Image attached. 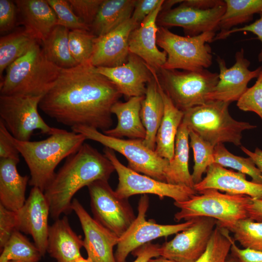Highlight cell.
I'll use <instances>...</instances> for the list:
<instances>
[{"mask_svg":"<svg viewBox=\"0 0 262 262\" xmlns=\"http://www.w3.org/2000/svg\"><path fill=\"white\" fill-rule=\"evenodd\" d=\"M55 220L49 226L47 252L57 262H72L82 256L83 241L72 230L66 216Z\"/></svg>","mask_w":262,"mask_h":262,"instance_id":"24","label":"cell"},{"mask_svg":"<svg viewBox=\"0 0 262 262\" xmlns=\"http://www.w3.org/2000/svg\"><path fill=\"white\" fill-rule=\"evenodd\" d=\"M155 71L163 90L183 112L207 102V96L219 80L218 73L207 69L180 71L161 67Z\"/></svg>","mask_w":262,"mask_h":262,"instance_id":"8","label":"cell"},{"mask_svg":"<svg viewBox=\"0 0 262 262\" xmlns=\"http://www.w3.org/2000/svg\"><path fill=\"white\" fill-rule=\"evenodd\" d=\"M1 252L0 262L11 261L38 262L42 256L36 246L16 229L13 232Z\"/></svg>","mask_w":262,"mask_h":262,"instance_id":"34","label":"cell"},{"mask_svg":"<svg viewBox=\"0 0 262 262\" xmlns=\"http://www.w3.org/2000/svg\"><path fill=\"white\" fill-rule=\"evenodd\" d=\"M14 137L0 119V158L19 161V152L14 141Z\"/></svg>","mask_w":262,"mask_h":262,"instance_id":"44","label":"cell"},{"mask_svg":"<svg viewBox=\"0 0 262 262\" xmlns=\"http://www.w3.org/2000/svg\"><path fill=\"white\" fill-rule=\"evenodd\" d=\"M216 33L209 32L194 36H182L158 26L157 45L167 54L163 68L196 71L207 69L212 64V48L209 43L213 41Z\"/></svg>","mask_w":262,"mask_h":262,"instance_id":"7","label":"cell"},{"mask_svg":"<svg viewBox=\"0 0 262 262\" xmlns=\"http://www.w3.org/2000/svg\"><path fill=\"white\" fill-rule=\"evenodd\" d=\"M96 71L112 81L122 95L130 98L145 96L147 85L153 77L150 67L130 52L128 61L116 67H95Z\"/></svg>","mask_w":262,"mask_h":262,"instance_id":"19","label":"cell"},{"mask_svg":"<svg viewBox=\"0 0 262 262\" xmlns=\"http://www.w3.org/2000/svg\"><path fill=\"white\" fill-rule=\"evenodd\" d=\"M15 211L9 210L0 204V247L2 249L16 230Z\"/></svg>","mask_w":262,"mask_h":262,"instance_id":"43","label":"cell"},{"mask_svg":"<svg viewBox=\"0 0 262 262\" xmlns=\"http://www.w3.org/2000/svg\"><path fill=\"white\" fill-rule=\"evenodd\" d=\"M137 27L130 18L108 33L96 37L90 64L96 67H113L127 63L129 36Z\"/></svg>","mask_w":262,"mask_h":262,"instance_id":"20","label":"cell"},{"mask_svg":"<svg viewBox=\"0 0 262 262\" xmlns=\"http://www.w3.org/2000/svg\"><path fill=\"white\" fill-rule=\"evenodd\" d=\"M150 68L153 77L147 85L141 102L140 116L146 131L143 143L149 148L155 150L156 134L164 116V106L157 81Z\"/></svg>","mask_w":262,"mask_h":262,"instance_id":"27","label":"cell"},{"mask_svg":"<svg viewBox=\"0 0 262 262\" xmlns=\"http://www.w3.org/2000/svg\"><path fill=\"white\" fill-rule=\"evenodd\" d=\"M42 97L0 95V119L16 139L30 141L33 131L37 130L49 135L58 130L48 125L38 112Z\"/></svg>","mask_w":262,"mask_h":262,"instance_id":"10","label":"cell"},{"mask_svg":"<svg viewBox=\"0 0 262 262\" xmlns=\"http://www.w3.org/2000/svg\"><path fill=\"white\" fill-rule=\"evenodd\" d=\"M158 244L147 243L132 252L136 258L133 262H148L153 258L160 256V248Z\"/></svg>","mask_w":262,"mask_h":262,"instance_id":"49","label":"cell"},{"mask_svg":"<svg viewBox=\"0 0 262 262\" xmlns=\"http://www.w3.org/2000/svg\"><path fill=\"white\" fill-rule=\"evenodd\" d=\"M184 201H174L180 210L174 215L176 221L200 217H211L225 229L239 220L248 218L247 208L252 198L246 195L223 194L215 189L198 193Z\"/></svg>","mask_w":262,"mask_h":262,"instance_id":"6","label":"cell"},{"mask_svg":"<svg viewBox=\"0 0 262 262\" xmlns=\"http://www.w3.org/2000/svg\"><path fill=\"white\" fill-rule=\"evenodd\" d=\"M143 97H133L124 102L117 101L112 106L111 113L117 118L115 127L103 133L111 137L144 140L146 131L142 123L140 110Z\"/></svg>","mask_w":262,"mask_h":262,"instance_id":"25","label":"cell"},{"mask_svg":"<svg viewBox=\"0 0 262 262\" xmlns=\"http://www.w3.org/2000/svg\"><path fill=\"white\" fill-rule=\"evenodd\" d=\"M122 95L112 81L88 62L62 69L55 84L42 97L39 108L71 129L86 126L103 131L112 127L111 109Z\"/></svg>","mask_w":262,"mask_h":262,"instance_id":"1","label":"cell"},{"mask_svg":"<svg viewBox=\"0 0 262 262\" xmlns=\"http://www.w3.org/2000/svg\"><path fill=\"white\" fill-rule=\"evenodd\" d=\"M156 78L164 102V111L156 137L155 151L161 157L171 161L174 156L176 137L181 124L184 112L178 109L163 90Z\"/></svg>","mask_w":262,"mask_h":262,"instance_id":"28","label":"cell"},{"mask_svg":"<svg viewBox=\"0 0 262 262\" xmlns=\"http://www.w3.org/2000/svg\"><path fill=\"white\" fill-rule=\"evenodd\" d=\"M182 0H164L162 5V8L161 12L165 11L169 9H172V7L179 3H180L182 2Z\"/></svg>","mask_w":262,"mask_h":262,"instance_id":"53","label":"cell"},{"mask_svg":"<svg viewBox=\"0 0 262 262\" xmlns=\"http://www.w3.org/2000/svg\"><path fill=\"white\" fill-rule=\"evenodd\" d=\"M72 262H93L90 259L87 258L85 259L82 256L76 259Z\"/></svg>","mask_w":262,"mask_h":262,"instance_id":"55","label":"cell"},{"mask_svg":"<svg viewBox=\"0 0 262 262\" xmlns=\"http://www.w3.org/2000/svg\"><path fill=\"white\" fill-rule=\"evenodd\" d=\"M17 8L14 1L0 0V32L11 31L15 27Z\"/></svg>","mask_w":262,"mask_h":262,"instance_id":"45","label":"cell"},{"mask_svg":"<svg viewBox=\"0 0 262 262\" xmlns=\"http://www.w3.org/2000/svg\"><path fill=\"white\" fill-rule=\"evenodd\" d=\"M24 31L41 43L57 25L56 14L47 0H16Z\"/></svg>","mask_w":262,"mask_h":262,"instance_id":"23","label":"cell"},{"mask_svg":"<svg viewBox=\"0 0 262 262\" xmlns=\"http://www.w3.org/2000/svg\"><path fill=\"white\" fill-rule=\"evenodd\" d=\"M206 176L195 184L197 193L207 189H215L231 195H246L253 199H262V184L246 179V175L234 172L213 163L210 165Z\"/></svg>","mask_w":262,"mask_h":262,"instance_id":"21","label":"cell"},{"mask_svg":"<svg viewBox=\"0 0 262 262\" xmlns=\"http://www.w3.org/2000/svg\"><path fill=\"white\" fill-rule=\"evenodd\" d=\"M96 37L90 31L80 29L69 31V50L78 65L90 62Z\"/></svg>","mask_w":262,"mask_h":262,"instance_id":"39","label":"cell"},{"mask_svg":"<svg viewBox=\"0 0 262 262\" xmlns=\"http://www.w3.org/2000/svg\"><path fill=\"white\" fill-rule=\"evenodd\" d=\"M226 10V3L208 10H201L182 4L160 12L158 26L168 28L180 27L186 36H194L209 32L219 31L220 20Z\"/></svg>","mask_w":262,"mask_h":262,"instance_id":"16","label":"cell"},{"mask_svg":"<svg viewBox=\"0 0 262 262\" xmlns=\"http://www.w3.org/2000/svg\"><path fill=\"white\" fill-rule=\"evenodd\" d=\"M225 262H237L235 259L230 255L227 258Z\"/></svg>","mask_w":262,"mask_h":262,"instance_id":"56","label":"cell"},{"mask_svg":"<svg viewBox=\"0 0 262 262\" xmlns=\"http://www.w3.org/2000/svg\"><path fill=\"white\" fill-rule=\"evenodd\" d=\"M8 262H26L19 261H11Z\"/></svg>","mask_w":262,"mask_h":262,"instance_id":"57","label":"cell"},{"mask_svg":"<svg viewBox=\"0 0 262 262\" xmlns=\"http://www.w3.org/2000/svg\"><path fill=\"white\" fill-rule=\"evenodd\" d=\"M237 106L242 111L255 113L262 120V69L254 84L238 99Z\"/></svg>","mask_w":262,"mask_h":262,"instance_id":"41","label":"cell"},{"mask_svg":"<svg viewBox=\"0 0 262 262\" xmlns=\"http://www.w3.org/2000/svg\"><path fill=\"white\" fill-rule=\"evenodd\" d=\"M163 0H136L131 19L138 26Z\"/></svg>","mask_w":262,"mask_h":262,"instance_id":"46","label":"cell"},{"mask_svg":"<svg viewBox=\"0 0 262 262\" xmlns=\"http://www.w3.org/2000/svg\"><path fill=\"white\" fill-rule=\"evenodd\" d=\"M87 187L93 218L120 238L136 217L128 199L120 197L107 180H96Z\"/></svg>","mask_w":262,"mask_h":262,"instance_id":"12","label":"cell"},{"mask_svg":"<svg viewBox=\"0 0 262 262\" xmlns=\"http://www.w3.org/2000/svg\"><path fill=\"white\" fill-rule=\"evenodd\" d=\"M248 218L256 221L262 222V199H252L247 208Z\"/></svg>","mask_w":262,"mask_h":262,"instance_id":"51","label":"cell"},{"mask_svg":"<svg viewBox=\"0 0 262 262\" xmlns=\"http://www.w3.org/2000/svg\"><path fill=\"white\" fill-rule=\"evenodd\" d=\"M240 32H249L257 35L262 45V13L260 14V18L254 22L242 27L233 28L218 37H214L213 41L225 39L230 34ZM258 61L262 62V47L258 55Z\"/></svg>","mask_w":262,"mask_h":262,"instance_id":"47","label":"cell"},{"mask_svg":"<svg viewBox=\"0 0 262 262\" xmlns=\"http://www.w3.org/2000/svg\"><path fill=\"white\" fill-rule=\"evenodd\" d=\"M148 262H177L165 258L162 256L157 258H153L150 259Z\"/></svg>","mask_w":262,"mask_h":262,"instance_id":"54","label":"cell"},{"mask_svg":"<svg viewBox=\"0 0 262 262\" xmlns=\"http://www.w3.org/2000/svg\"><path fill=\"white\" fill-rule=\"evenodd\" d=\"M189 130L181 122L176 137L175 151L165 174L166 182L194 189V183L188 168Z\"/></svg>","mask_w":262,"mask_h":262,"instance_id":"30","label":"cell"},{"mask_svg":"<svg viewBox=\"0 0 262 262\" xmlns=\"http://www.w3.org/2000/svg\"><path fill=\"white\" fill-rule=\"evenodd\" d=\"M71 210L78 216L84 235L83 246L93 262H116L113 248L119 238L98 222L81 203L73 199Z\"/></svg>","mask_w":262,"mask_h":262,"instance_id":"18","label":"cell"},{"mask_svg":"<svg viewBox=\"0 0 262 262\" xmlns=\"http://www.w3.org/2000/svg\"><path fill=\"white\" fill-rule=\"evenodd\" d=\"M163 1L131 31L129 38L130 52L141 58L155 70L162 67L167 60L166 53L158 49L156 42L157 19Z\"/></svg>","mask_w":262,"mask_h":262,"instance_id":"22","label":"cell"},{"mask_svg":"<svg viewBox=\"0 0 262 262\" xmlns=\"http://www.w3.org/2000/svg\"><path fill=\"white\" fill-rule=\"evenodd\" d=\"M226 10L219 24L218 37L239 24L253 19L254 15L262 13V0H225Z\"/></svg>","mask_w":262,"mask_h":262,"instance_id":"31","label":"cell"},{"mask_svg":"<svg viewBox=\"0 0 262 262\" xmlns=\"http://www.w3.org/2000/svg\"><path fill=\"white\" fill-rule=\"evenodd\" d=\"M103 152L117 174L118 183L115 192L121 198L128 199L138 194H152L160 199L168 197L174 201H184L197 194L193 188L159 181L131 170L119 161L115 151L111 148L105 147Z\"/></svg>","mask_w":262,"mask_h":262,"instance_id":"11","label":"cell"},{"mask_svg":"<svg viewBox=\"0 0 262 262\" xmlns=\"http://www.w3.org/2000/svg\"><path fill=\"white\" fill-rule=\"evenodd\" d=\"M149 206L147 195L140 198L138 213L135 220L127 231L119 238L115 254L116 262H126L129 254L150 241L163 237L177 234L189 227L194 219L175 225H162L146 219Z\"/></svg>","mask_w":262,"mask_h":262,"instance_id":"13","label":"cell"},{"mask_svg":"<svg viewBox=\"0 0 262 262\" xmlns=\"http://www.w3.org/2000/svg\"><path fill=\"white\" fill-rule=\"evenodd\" d=\"M85 140L81 133L61 129L40 141H21L14 138V144L29 169V184L44 192L58 164L76 152Z\"/></svg>","mask_w":262,"mask_h":262,"instance_id":"3","label":"cell"},{"mask_svg":"<svg viewBox=\"0 0 262 262\" xmlns=\"http://www.w3.org/2000/svg\"><path fill=\"white\" fill-rule=\"evenodd\" d=\"M71 131L83 135L86 139L98 142L123 155L128 162V167L159 181L166 182L165 174L169 161L159 156L141 139H124L107 135L98 130L78 126Z\"/></svg>","mask_w":262,"mask_h":262,"instance_id":"9","label":"cell"},{"mask_svg":"<svg viewBox=\"0 0 262 262\" xmlns=\"http://www.w3.org/2000/svg\"><path fill=\"white\" fill-rule=\"evenodd\" d=\"M217 223L211 217L194 218L189 227L161 246L160 256L177 262H195L206 250Z\"/></svg>","mask_w":262,"mask_h":262,"instance_id":"14","label":"cell"},{"mask_svg":"<svg viewBox=\"0 0 262 262\" xmlns=\"http://www.w3.org/2000/svg\"><path fill=\"white\" fill-rule=\"evenodd\" d=\"M61 70L48 59L37 42L6 69L0 95L43 96L55 84Z\"/></svg>","mask_w":262,"mask_h":262,"instance_id":"4","label":"cell"},{"mask_svg":"<svg viewBox=\"0 0 262 262\" xmlns=\"http://www.w3.org/2000/svg\"><path fill=\"white\" fill-rule=\"evenodd\" d=\"M213 156L214 163L248 175L251 178L252 181L262 184V173L249 157L236 156L230 153L223 144H218L214 147Z\"/></svg>","mask_w":262,"mask_h":262,"instance_id":"35","label":"cell"},{"mask_svg":"<svg viewBox=\"0 0 262 262\" xmlns=\"http://www.w3.org/2000/svg\"><path fill=\"white\" fill-rule=\"evenodd\" d=\"M103 0H68L76 15L88 27L92 24Z\"/></svg>","mask_w":262,"mask_h":262,"instance_id":"42","label":"cell"},{"mask_svg":"<svg viewBox=\"0 0 262 262\" xmlns=\"http://www.w3.org/2000/svg\"><path fill=\"white\" fill-rule=\"evenodd\" d=\"M242 150L251 158L256 166L262 173V150L258 147L252 152L244 146H241Z\"/></svg>","mask_w":262,"mask_h":262,"instance_id":"52","label":"cell"},{"mask_svg":"<svg viewBox=\"0 0 262 262\" xmlns=\"http://www.w3.org/2000/svg\"><path fill=\"white\" fill-rule=\"evenodd\" d=\"M19 162L0 160V204L13 211L19 210L24 204L26 187L30 180L27 176L18 173Z\"/></svg>","mask_w":262,"mask_h":262,"instance_id":"26","label":"cell"},{"mask_svg":"<svg viewBox=\"0 0 262 262\" xmlns=\"http://www.w3.org/2000/svg\"><path fill=\"white\" fill-rule=\"evenodd\" d=\"M39 42L23 30L16 31L0 38V76L12 63L26 54Z\"/></svg>","mask_w":262,"mask_h":262,"instance_id":"33","label":"cell"},{"mask_svg":"<svg viewBox=\"0 0 262 262\" xmlns=\"http://www.w3.org/2000/svg\"><path fill=\"white\" fill-rule=\"evenodd\" d=\"M232 240L229 231L217 223L206 250L195 262H225L230 251Z\"/></svg>","mask_w":262,"mask_h":262,"instance_id":"38","label":"cell"},{"mask_svg":"<svg viewBox=\"0 0 262 262\" xmlns=\"http://www.w3.org/2000/svg\"><path fill=\"white\" fill-rule=\"evenodd\" d=\"M114 171L104 154L84 143L68 157L43 192L51 217L56 220L63 213H70L73 197L79 190L96 180L108 181Z\"/></svg>","mask_w":262,"mask_h":262,"instance_id":"2","label":"cell"},{"mask_svg":"<svg viewBox=\"0 0 262 262\" xmlns=\"http://www.w3.org/2000/svg\"><path fill=\"white\" fill-rule=\"evenodd\" d=\"M181 3L193 8L208 10L225 4L224 0H185Z\"/></svg>","mask_w":262,"mask_h":262,"instance_id":"50","label":"cell"},{"mask_svg":"<svg viewBox=\"0 0 262 262\" xmlns=\"http://www.w3.org/2000/svg\"><path fill=\"white\" fill-rule=\"evenodd\" d=\"M229 104L208 100L184 111L182 123L214 147L224 143L241 146L243 131L257 126L233 119L229 111Z\"/></svg>","mask_w":262,"mask_h":262,"instance_id":"5","label":"cell"},{"mask_svg":"<svg viewBox=\"0 0 262 262\" xmlns=\"http://www.w3.org/2000/svg\"><path fill=\"white\" fill-rule=\"evenodd\" d=\"M226 229L233 233L234 241L244 248L262 251V222L246 218Z\"/></svg>","mask_w":262,"mask_h":262,"instance_id":"36","label":"cell"},{"mask_svg":"<svg viewBox=\"0 0 262 262\" xmlns=\"http://www.w3.org/2000/svg\"><path fill=\"white\" fill-rule=\"evenodd\" d=\"M69 31L64 27L56 25L42 42V49L46 57L50 62L62 69L69 68L78 65L69 50Z\"/></svg>","mask_w":262,"mask_h":262,"instance_id":"32","label":"cell"},{"mask_svg":"<svg viewBox=\"0 0 262 262\" xmlns=\"http://www.w3.org/2000/svg\"><path fill=\"white\" fill-rule=\"evenodd\" d=\"M57 16V25L64 27L69 30H85L90 28L76 15L68 0H47Z\"/></svg>","mask_w":262,"mask_h":262,"instance_id":"40","label":"cell"},{"mask_svg":"<svg viewBox=\"0 0 262 262\" xmlns=\"http://www.w3.org/2000/svg\"><path fill=\"white\" fill-rule=\"evenodd\" d=\"M189 138L194 157L193 171L191 175L196 184L202 180L203 174L206 173L208 167L214 163V147L192 130H189Z\"/></svg>","mask_w":262,"mask_h":262,"instance_id":"37","label":"cell"},{"mask_svg":"<svg viewBox=\"0 0 262 262\" xmlns=\"http://www.w3.org/2000/svg\"><path fill=\"white\" fill-rule=\"evenodd\" d=\"M235 59L234 65L228 68L225 60L219 56L217 57L219 80L213 90L207 96V100H219L230 103L237 101L248 88V82L258 77L262 66L254 70H249L250 62L245 57L243 48L235 53Z\"/></svg>","mask_w":262,"mask_h":262,"instance_id":"15","label":"cell"},{"mask_svg":"<svg viewBox=\"0 0 262 262\" xmlns=\"http://www.w3.org/2000/svg\"><path fill=\"white\" fill-rule=\"evenodd\" d=\"M136 0H103L90 27L96 36H103L131 18Z\"/></svg>","mask_w":262,"mask_h":262,"instance_id":"29","label":"cell"},{"mask_svg":"<svg viewBox=\"0 0 262 262\" xmlns=\"http://www.w3.org/2000/svg\"><path fill=\"white\" fill-rule=\"evenodd\" d=\"M230 255L237 262H262V251L238 247L234 239L232 241Z\"/></svg>","mask_w":262,"mask_h":262,"instance_id":"48","label":"cell"},{"mask_svg":"<svg viewBox=\"0 0 262 262\" xmlns=\"http://www.w3.org/2000/svg\"><path fill=\"white\" fill-rule=\"evenodd\" d=\"M16 229L32 237L42 256L47 252L50 208L44 193L33 187L24 204L15 211Z\"/></svg>","mask_w":262,"mask_h":262,"instance_id":"17","label":"cell"}]
</instances>
